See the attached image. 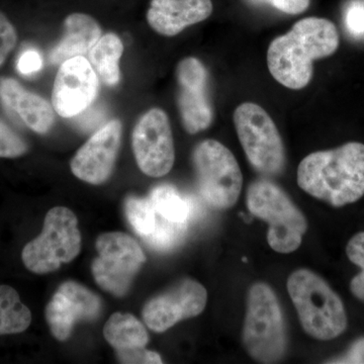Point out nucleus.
Masks as SVG:
<instances>
[{"label":"nucleus","mask_w":364,"mask_h":364,"mask_svg":"<svg viewBox=\"0 0 364 364\" xmlns=\"http://www.w3.org/2000/svg\"><path fill=\"white\" fill-rule=\"evenodd\" d=\"M338 47V31L332 21L304 18L272 41L267 51L268 69L280 85L301 90L313 77V62L331 56Z\"/></svg>","instance_id":"nucleus-1"},{"label":"nucleus","mask_w":364,"mask_h":364,"mask_svg":"<svg viewBox=\"0 0 364 364\" xmlns=\"http://www.w3.org/2000/svg\"><path fill=\"white\" fill-rule=\"evenodd\" d=\"M299 188L333 207L358 202L364 196V145L345 144L337 149L318 151L301 160Z\"/></svg>","instance_id":"nucleus-2"},{"label":"nucleus","mask_w":364,"mask_h":364,"mask_svg":"<svg viewBox=\"0 0 364 364\" xmlns=\"http://www.w3.org/2000/svg\"><path fill=\"white\" fill-rule=\"evenodd\" d=\"M287 291L306 334L328 341L346 330L347 316L338 294L322 277L309 269H299L287 279Z\"/></svg>","instance_id":"nucleus-3"},{"label":"nucleus","mask_w":364,"mask_h":364,"mask_svg":"<svg viewBox=\"0 0 364 364\" xmlns=\"http://www.w3.org/2000/svg\"><path fill=\"white\" fill-rule=\"evenodd\" d=\"M246 203L251 214L268 224L267 242L273 250L289 254L301 246L308 223L279 186L265 179L254 181Z\"/></svg>","instance_id":"nucleus-4"},{"label":"nucleus","mask_w":364,"mask_h":364,"mask_svg":"<svg viewBox=\"0 0 364 364\" xmlns=\"http://www.w3.org/2000/svg\"><path fill=\"white\" fill-rule=\"evenodd\" d=\"M243 345L249 355L261 363H274L287 348L286 327L277 294L267 284L249 289L243 327Z\"/></svg>","instance_id":"nucleus-5"},{"label":"nucleus","mask_w":364,"mask_h":364,"mask_svg":"<svg viewBox=\"0 0 364 364\" xmlns=\"http://www.w3.org/2000/svg\"><path fill=\"white\" fill-rule=\"evenodd\" d=\"M81 250L78 220L71 210L55 207L46 215L42 233L21 253L23 264L36 274H46L71 262Z\"/></svg>","instance_id":"nucleus-6"},{"label":"nucleus","mask_w":364,"mask_h":364,"mask_svg":"<svg viewBox=\"0 0 364 364\" xmlns=\"http://www.w3.org/2000/svg\"><path fill=\"white\" fill-rule=\"evenodd\" d=\"M193 160L203 200L215 210L233 207L243 183L233 153L218 141L205 140L193 150Z\"/></svg>","instance_id":"nucleus-7"},{"label":"nucleus","mask_w":364,"mask_h":364,"mask_svg":"<svg viewBox=\"0 0 364 364\" xmlns=\"http://www.w3.org/2000/svg\"><path fill=\"white\" fill-rule=\"evenodd\" d=\"M234 124L253 168L267 176L280 173L286 154L282 136L269 114L260 105L245 102L235 111Z\"/></svg>","instance_id":"nucleus-8"},{"label":"nucleus","mask_w":364,"mask_h":364,"mask_svg":"<svg viewBox=\"0 0 364 364\" xmlns=\"http://www.w3.org/2000/svg\"><path fill=\"white\" fill-rule=\"evenodd\" d=\"M95 246L98 257L91 264L95 282L107 293L124 296L145 263L142 248L121 232L100 235Z\"/></svg>","instance_id":"nucleus-9"},{"label":"nucleus","mask_w":364,"mask_h":364,"mask_svg":"<svg viewBox=\"0 0 364 364\" xmlns=\"http://www.w3.org/2000/svg\"><path fill=\"white\" fill-rule=\"evenodd\" d=\"M132 145L136 164L146 176H164L173 167V136L168 117L162 109L154 107L143 114L134 129Z\"/></svg>","instance_id":"nucleus-10"},{"label":"nucleus","mask_w":364,"mask_h":364,"mask_svg":"<svg viewBox=\"0 0 364 364\" xmlns=\"http://www.w3.org/2000/svg\"><path fill=\"white\" fill-rule=\"evenodd\" d=\"M100 80L90 62L83 56L61 64L52 92V105L60 117H74L90 107L97 97Z\"/></svg>","instance_id":"nucleus-11"},{"label":"nucleus","mask_w":364,"mask_h":364,"mask_svg":"<svg viewBox=\"0 0 364 364\" xmlns=\"http://www.w3.org/2000/svg\"><path fill=\"white\" fill-rule=\"evenodd\" d=\"M207 301V289L202 284L193 279L182 280L146 304L144 322L154 332H165L181 321L202 314Z\"/></svg>","instance_id":"nucleus-12"},{"label":"nucleus","mask_w":364,"mask_h":364,"mask_svg":"<svg viewBox=\"0 0 364 364\" xmlns=\"http://www.w3.org/2000/svg\"><path fill=\"white\" fill-rule=\"evenodd\" d=\"M102 311V301L97 294L78 282H66L46 306V318L53 336L66 341L76 323L97 320Z\"/></svg>","instance_id":"nucleus-13"},{"label":"nucleus","mask_w":364,"mask_h":364,"mask_svg":"<svg viewBox=\"0 0 364 364\" xmlns=\"http://www.w3.org/2000/svg\"><path fill=\"white\" fill-rule=\"evenodd\" d=\"M208 74L200 60L189 57L177 66L178 104L182 124L189 134L205 130L214 119L208 95Z\"/></svg>","instance_id":"nucleus-14"},{"label":"nucleus","mask_w":364,"mask_h":364,"mask_svg":"<svg viewBox=\"0 0 364 364\" xmlns=\"http://www.w3.org/2000/svg\"><path fill=\"white\" fill-rule=\"evenodd\" d=\"M121 139L122 123L119 119L98 129L72 159V173L93 186L105 183L114 170Z\"/></svg>","instance_id":"nucleus-15"},{"label":"nucleus","mask_w":364,"mask_h":364,"mask_svg":"<svg viewBox=\"0 0 364 364\" xmlns=\"http://www.w3.org/2000/svg\"><path fill=\"white\" fill-rule=\"evenodd\" d=\"M212 13V0H151L147 21L155 32L173 37Z\"/></svg>","instance_id":"nucleus-16"},{"label":"nucleus","mask_w":364,"mask_h":364,"mask_svg":"<svg viewBox=\"0 0 364 364\" xmlns=\"http://www.w3.org/2000/svg\"><path fill=\"white\" fill-rule=\"evenodd\" d=\"M0 98L6 107L36 133H48L54 124V107L44 97L26 90L16 79L0 78Z\"/></svg>","instance_id":"nucleus-17"},{"label":"nucleus","mask_w":364,"mask_h":364,"mask_svg":"<svg viewBox=\"0 0 364 364\" xmlns=\"http://www.w3.org/2000/svg\"><path fill=\"white\" fill-rule=\"evenodd\" d=\"M65 35L50 54V63L59 65L66 60L83 56L102 37V28L92 16L72 14L67 16Z\"/></svg>","instance_id":"nucleus-18"},{"label":"nucleus","mask_w":364,"mask_h":364,"mask_svg":"<svg viewBox=\"0 0 364 364\" xmlns=\"http://www.w3.org/2000/svg\"><path fill=\"white\" fill-rule=\"evenodd\" d=\"M158 215L177 224L186 225L198 213V203L182 196L174 186L162 184L153 188L149 198Z\"/></svg>","instance_id":"nucleus-19"},{"label":"nucleus","mask_w":364,"mask_h":364,"mask_svg":"<svg viewBox=\"0 0 364 364\" xmlns=\"http://www.w3.org/2000/svg\"><path fill=\"white\" fill-rule=\"evenodd\" d=\"M105 338L119 350L146 347L149 335L142 323L131 314L114 313L104 328Z\"/></svg>","instance_id":"nucleus-20"},{"label":"nucleus","mask_w":364,"mask_h":364,"mask_svg":"<svg viewBox=\"0 0 364 364\" xmlns=\"http://www.w3.org/2000/svg\"><path fill=\"white\" fill-rule=\"evenodd\" d=\"M124 52V46L116 33H109L100 37L90 51V62L98 77L105 85H117L121 79L119 60Z\"/></svg>","instance_id":"nucleus-21"},{"label":"nucleus","mask_w":364,"mask_h":364,"mask_svg":"<svg viewBox=\"0 0 364 364\" xmlns=\"http://www.w3.org/2000/svg\"><path fill=\"white\" fill-rule=\"evenodd\" d=\"M32 313L9 286H0V336L18 334L30 327Z\"/></svg>","instance_id":"nucleus-22"},{"label":"nucleus","mask_w":364,"mask_h":364,"mask_svg":"<svg viewBox=\"0 0 364 364\" xmlns=\"http://www.w3.org/2000/svg\"><path fill=\"white\" fill-rule=\"evenodd\" d=\"M124 213L134 231L139 236H148L156 226V212L149 198L129 196L124 203Z\"/></svg>","instance_id":"nucleus-23"},{"label":"nucleus","mask_w":364,"mask_h":364,"mask_svg":"<svg viewBox=\"0 0 364 364\" xmlns=\"http://www.w3.org/2000/svg\"><path fill=\"white\" fill-rule=\"evenodd\" d=\"M186 225L170 222L159 215L156 219L154 231L143 239L154 250L169 251L181 243L186 234Z\"/></svg>","instance_id":"nucleus-24"},{"label":"nucleus","mask_w":364,"mask_h":364,"mask_svg":"<svg viewBox=\"0 0 364 364\" xmlns=\"http://www.w3.org/2000/svg\"><path fill=\"white\" fill-rule=\"evenodd\" d=\"M26 141L0 117V158H18L28 152Z\"/></svg>","instance_id":"nucleus-25"},{"label":"nucleus","mask_w":364,"mask_h":364,"mask_svg":"<svg viewBox=\"0 0 364 364\" xmlns=\"http://www.w3.org/2000/svg\"><path fill=\"white\" fill-rule=\"evenodd\" d=\"M18 33L13 23L0 11V67L16 47Z\"/></svg>","instance_id":"nucleus-26"},{"label":"nucleus","mask_w":364,"mask_h":364,"mask_svg":"<svg viewBox=\"0 0 364 364\" xmlns=\"http://www.w3.org/2000/svg\"><path fill=\"white\" fill-rule=\"evenodd\" d=\"M345 26L353 37H364V1L355 0L349 4L345 13Z\"/></svg>","instance_id":"nucleus-27"},{"label":"nucleus","mask_w":364,"mask_h":364,"mask_svg":"<svg viewBox=\"0 0 364 364\" xmlns=\"http://www.w3.org/2000/svg\"><path fill=\"white\" fill-rule=\"evenodd\" d=\"M117 358L121 363L160 364L162 358L157 352L147 350L146 347L117 351Z\"/></svg>","instance_id":"nucleus-28"},{"label":"nucleus","mask_w":364,"mask_h":364,"mask_svg":"<svg viewBox=\"0 0 364 364\" xmlns=\"http://www.w3.org/2000/svg\"><path fill=\"white\" fill-rule=\"evenodd\" d=\"M246 1L252 4H270L287 14H303L310 6V0H246Z\"/></svg>","instance_id":"nucleus-29"},{"label":"nucleus","mask_w":364,"mask_h":364,"mask_svg":"<svg viewBox=\"0 0 364 364\" xmlns=\"http://www.w3.org/2000/svg\"><path fill=\"white\" fill-rule=\"evenodd\" d=\"M76 124L81 130L83 131H92L95 130L97 127L104 126L105 114L102 109L100 107H87L85 111L79 114Z\"/></svg>","instance_id":"nucleus-30"},{"label":"nucleus","mask_w":364,"mask_h":364,"mask_svg":"<svg viewBox=\"0 0 364 364\" xmlns=\"http://www.w3.org/2000/svg\"><path fill=\"white\" fill-rule=\"evenodd\" d=\"M43 67V59L36 50H26L21 55L18 61V70L23 75L37 73Z\"/></svg>","instance_id":"nucleus-31"},{"label":"nucleus","mask_w":364,"mask_h":364,"mask_svg":"<svg viewBox=\"0 0 364 364\" xmlns=\"http://www.w3.org/2000/svg\"><path fill=\"white\" fill-rule=\"evenodd\" d=\"M346 253L351 262L364 270V232L352 237L347 244Z\"/></svg>","instance_id":"nucleus-32"},{"label":"nucleus","mask_w":364,"mask_h":364,"mask_svg":"<svg viewBox=\"0 0 364 364\" xmlns=\"http://www.w3.org/2000/svg\"><path fill=\"white\" fill-rule=\"evenodd\" d=\"M330 363L364 364V338L358 340L345 355L330 361Z\"/></svg>","instance_id":"nucleus-33"},{"label":"nucleus","mask_w":364,"mask_h":364,"mask_svg":"<svg viewBox=\"0 0 364 364\" xmlns=\"http://www.w3.org/2000/svg\"><path fill=\"white\" fill-rule=\"evenodd\" d=\"M350 291L356 298L364 301V270L351 280Z\"/></svg>","instance_id":"nucleus-34"}]
</instances>
